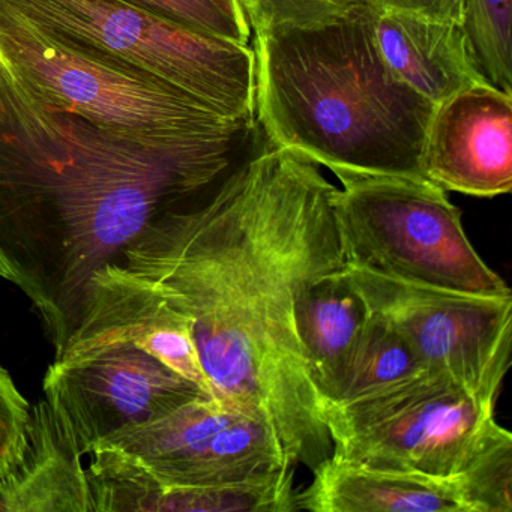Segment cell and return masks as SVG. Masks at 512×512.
Segmentation results:
<instances>
[{
    "instance_id": "6da1fadb",
    "label": "cell",
    "mask_w": 512,
    "mask_h": 512,
    "mask_svg": "<svg viewBox=\"0 0 512 512\" xmlns=\"http://www.w3.org/2000/svg\"><path fill=\"white\" fill-rule=\"evenodd\" d=\"M337 190L256 134L221 181L164 215L116 263L190 322L212 395L265 421L293 467L331 457L296 329L308 281L344 265Z\"/></svg>"
},
{
    "instance_id": "7a4b0ae2",
    "label": "cell",
    "mask_w": 512,
    "mask_h": 512,
    "mask_svg": "<svg viewBox=\"0 0 512 512\" xmlns=\"http://www.w3.org/2000/svg\"><path fill=\"white\" fill-rule=\"evenodd\" d=\"M248 149L203 160L152 154L50 106L0 59V277L31 299L56 356L92 275Z\"/></svg>"
},
{
    "instance_id": "3957f363",
    "label": "cell",
    "mask_w": 512,
    "mask_h": 512,
    "mask_svg": "<svg viewBox=\"0 0 512 512\" xmlns=\"http://www.w3.org/2000/svg\"><path fill=\"white\" fill-rule=\"evenodd\" d=\"M251 38L256 125L268 142L335 176L424 178L422 145L434 106L389 70L368 5L322 25Z\"/></svg>"
},
{
    "instance_id": "277c9868",
    "label": "cell",
    "mask_w": 512,
    "mask_h": 512,
    "mask_svg": "<svg viewBox=\"0 0 512 512\" xmlns=\"http://www.w3.org/2000/svg\"><path fill=\"white\" fill-rule=\"evenodd\" d=\"M0 59L50 106L161 157L235 154L256 137V124L224 118L161 80L80 52L4 11Z\"/></svg>"
},
{
    "instance_id": "5b68a950",
    "label": "cell",
    "mask_w": 512,
    "mask_h": 512,
    "mask_svg": "<svg viewBox=\"0 0 512 512\" xmlns=\"http://www.w3.org/2000/svg\"><path fill=\"white\" fill-rule=\"evenodd\" d=\"M86 457L97 512H155L169 491L262 484L296 470L265 421L214 397L119 431Z\"/></svg>"
},
{
    "instance_id": "8992f818",
    "label": "cell",
    "mask_w": 512,
    "mask_h": 512,
    "mask_svg": "<svg viewBox=\"0 0 512 512\" xmlns=\"http://www.w3.org/2000/svg\"><path fill=\"white\" fill-rule=\"evenodd\" d=\"M0 11L80 52L161 80L224 118L256 124L253 47L122 0H0Z\"/></svg>"
},
{
    "instance_id": "52a82bcc",
    "label": "cell",
    "mask_w": 512,
    "mask_h": 512,
    "mask_svg": "<svg viewBox=\"0 0 512 512\" xmlns=\"http://www.w3.org/2000/svg\"><path fill=\"white\" fill-rule=\"evenodd\" d=\"M332 199L344 265L482 296L511 289L470 244L461 211L424 178L340 173Z\"/></svg>"
},
{
    "instance_id": "ba28073f",
    "label": "cell",
    "mask_w": 512,
    "mask_h": 512,
    "mask_svg": "<svg viewBox=\"0 0 512 512\" xmlns=\"http://www.w3.org/2000/svg\"><path fill=\"white\" fill-rule=\"evenodd\" d=\"M482 400L445 373L422 371L397 385L325 410L331 458L371 469L458 478L509 434Z\"/></svg>"
},
{
    "instance_id": "9c48e42d",
    "label": "cell",
    "mask_w": 512,
    "mask_h": 512,
    "mask_svg": "<svg viewBox=\"0 0 512 512\" xmlns=\"http://www.w3.org/2000/svg\"><path fill=\"white\" fill-rule=\"evenodd\" d=\"M346 272L368 310L404 338L425 370L497 403L511 367L512 295L418 286L350 266Z\"/></svg>"
},
{
    "instance_id": "30bf717a",
    "label": "cell",
    "mask_w": 512,
    "mask_h": 512,
    "mask_svg": "<svg viewBox=\"0 0 512 512\" xmlns=\"http://www.w3.org/2000/svg\"><path fill=\"white\" fill-rule=\"evenodd\" d=\"M49 403L86 457L101 440L211 397L130 341H109L55 358L44 376Z\"/></svg>"
},
{
    "instance_id": "8fae6325",
    "label": "cell",
    "mask_w": 512,
    "mask_h": 512,
    "mask_svg": "<svg viewBox=\"0 0 512 512\" xmlns=\"http://www.w3.org/2000/svg\"><path fill=\"white\" fill-rule=\"evenodd\" d=\"M421 169L445 191L482 199L511 193L512 95L482 82L434 106Z\"/></svg>"
},
{
    "instance_id": "7c38bea8",
    "label": "cell",
    "mask_w": 512,
    "mask_h": 512,
    "mask_svg": "<svg viewBox=\"0 0 512 512\" xmlns=\"http://www.w3.org/2000/svg\"><path fill=\"white\" fill-rule=\"evenodd\" d=\"M298 511L476 512L463 476L433 478L419 473L371 469L329 457L298 491Z\"/></svg>"
},
{
    "instance_id": "4fadbf2b",
    "label": "cell",
    "mask_w": 512,
    "mask_h": 512,
    "mask_svg": "<svg viewBox=\"0 0 512 512\" xmlns=\"http://www.w3.org/2000/svg\"><path fill=\"white\" fill-rule=\"evenodd\" d=\"M373 29L389 70L433 106L487 82L463 25L373 10Z\"/></svg>"
},
{
    "instance_id": "5bb4252c",
    "label": "cell",
    "mask_w": 512,
    "mask_h": 512,
    "mask_svg": "<svg viewBox=\"0 0 512 512\" xmlns=\"http://www.w3.org/2000/svg\"><path fill=\"white\" fill-rule=\"evenodd\" d=\"M0 512H95L83 455L44 398L31 409L22 454L0 476Z\"/></svg>"
},
{
    "instance_id": "9a60e30c",
    "label": "cell",
    "mask_w": 512,
    "mask_h": 512,
    "mask_svg": "<svg viewBox=\"0 0 512 512\" xmlns=\"http://www.w3.org/2000/svg\"><path fill=\"white\" fill-rule=\"evenodd\" d=\"M368 314L346 265L317 275L299 293L296 329L323 416L340 395Z\"/></svg>"
},
{
    "instance_id": "2e32d148",
    "label": "cell",
    "mask_w": 512,
    "mask_h": 512,
    "mask_svg": "<svg viewBox=\"0 0 512 512\" xmlns=\"http://www.w3.org/2000/svg\"><path fill=\"white\" fill-rule=\"evenodd\" d=\"M422 371L425 368L404 338L386 320L370 311L343 388L332 406L367 397Z\"/></svg>"
},
{
    "instance_id": "e0dca14e",
    "label": "cell",
    "mask_w": 512,
    "mask_h": 512,
    "mask_svg": "<svg viewBox=\"0 0 512 512\" xmlns=\"http://www.w3.org/2000/svg\"><path fill=\"white\" fill-rule=\"evenodd\" d=\"M512 0H466L463 29L482 77L512 95Z\"/></svg>"
},
{
    "instance_id": "ac0fdd59",
    "label": "cell",
    "mask_w": 512,
    "mask_h": 512,
    "mask_svg": "<svg viewBox=\"0 0 512 512\" xmlns=\"http://www.w3.org/2000/svg\"><path fill=\"white\" fill-rule=\"evenodd\" d=\"M187 28L248 46L251 29L239 0H122Z\"/></svg>"
},
{
    "instance_id": "d6986e66",
    "label": "cell",
    "mask_w": 512,
    "mask_h": 512,
    "mask_svg": "<svg viewBox=\"0 0 512 512\" xmlns=\"http://www.w3.org/2000/svg\"><path fill=\"white\" fill-rule=\"evenodd\" d=\"M362 0H239L251 35L281 29L310 28L331 22Z\"/></svg>"
},
{
    "instance_id": "ffe728a7",
    "label": "cell",
    "mask_w": 512,
    "mask_h": 512,
    "mask_svg": "<svg viewBox=\"0 0 512 512\" xmlns=\"http://www.w3.org/2000/svg\"><path fill=\"white\" fill-rule=\"evenodd\" d=\"M31 406L17 388L11 374L0 367V476L22 454Z\"/></svg>"
},
{
    "instance_id": "44dd1931",
    "label": "cell",
    "mask_w": 512,
    "mask_h": 512,
    "mask_svg": "<svg viewBox=\"0 0 512 512\" xmlns=\"http://www.w3.org/2000/svg\"><path fill=\"white\" fill-rule=\"evenodd\" d=\"M374 11L412 14L436 22L463 25L466 0H362Z\"/></svg>"
}]
</instances>
